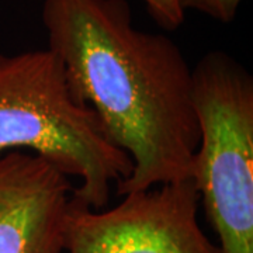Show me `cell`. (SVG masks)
<instances>
[{
    "mask_svg": "<svg viewBox=\"0 0 253 253\" xmlns=\"http://www.w3.org/2000/svg\"><path fill=\"white\" fill-rule=\"evenodd\" d=\"M41 17L75 97L132 162L118 196L189 179L200 131L177 44L134 27L126 0H44Z\"/></svg>",
    "mask_w": 253,
    "mask_h": 253,
    "instance_id": "1",
    "label": "cell"
},
{
    "mask_svg": "<svg viewBox=\"0 0 253 253\" xmlns=\"http://www.w3.org/2000/svg\"><path fill=\"white\" fill-rule=\"evenodd\" d=\"M14 151L79 179L71 199L93 210L107 204L113 181L132 169L97 114L75 97L61 59L48 48L0 54V158Z\"/></svg>",
    "mask_w": 253,
    "mask_h": 253,
    "instance_id": "2",
    "label": "cell"
},
{
    "mask_svg": "<svg viewBox=\"0 0 253 253\" xmlns=\"http://www.w3.org/2000/svg\"><path fill=\"white\" fill-rule=\"evenodd\" d=\"M200 141L190 166L221 253H253V78L222 51L193 68Z\"/></svg>",
    "mask_w": 253,
    "mask_h": 253,
    "instance_id": "3",
    "label": "cell"
},
{
    "mask_svg": "<svg viewBox=\"0 0 253 253\" xmlns=\"http://www.w3.org/2000/svg\"><path fill=\"white\" fill-rule=\"evenodd\" d=\"M107 211L69 200L63 226L68 253H221L197 221L191 179L121 196Z\"/></svg>",
    "mask_w": 253,
    "mask_h": 253,
    "instance_id": "4",
    "label": "cell"
},
{
    "mask_svg": "<svg viewBox=\"0 0 253 253\" xmlns=\"http://www.w3.org/2000/svg\"><path fill=\"white\" fill-rule=\"evenodd\" d=\"M73 186L38 155L0 158V253H62L63 226Z\"/></svg>",
    "mask_w": 253,
    "mask_h": 253,
    "instance_id": "5",
    "label": "cell"
},
{
    "mask_svg": "<svg viewBox=\"0 0 253 253\" xmlns=\"http://www.w3.org/2000/svg\"><path fill=\"white\" fill-rule=\"evenodd\" d=\"M148 13L161 27L173 31L184 23L186 11L181 0H142Z\"/></svg>",
    "mask_w": 253,
    "mask_h": 253,
    "instance_id": "6",
    "label": "cell"
},
{
    "mask_svg": "<svg viewBox=\"0 0 253 253\" xmlns=\"http://www.w3.org/2000/svg\"><path fill=\"white\" fill-rule=\"evenodd\" d=\"M242 0H181L184 11L196 10L221 23H231L235 18Z\"/></svg>",
    "mask_w": 253,
    "mask_h": 253,
    "instance_id": "7",
    "label": "cell"
}]
</instances>
